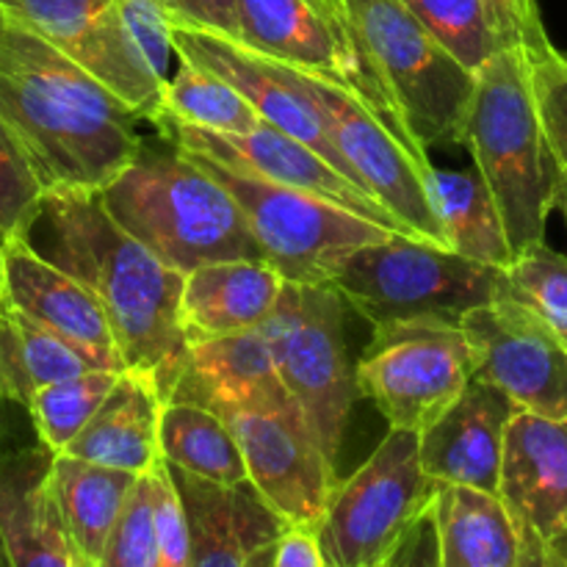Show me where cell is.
<instances>
[{"label": "cell", "instance_id": "cell-24", "mask_svg": "<svg viewBox=\"0 0 567 567\" xmlns=\"http://www.w3.org/2000/svg\"><path fill=\"white\" fill-rule=\"evenodd\" d=\"M161 408L164 399L150 377L122 371L97 413L61 454L131 474H147L161 460Z\"/></svg>", "mask_w": 567, "mask_h": 567}, {"label": "cell", "instance_id": "cell-32", "mask_svg": "<svg viewBox=\"0 0 567 567\" xmlns=\"http://www.w3.org/2000/svg\"><path fill=\"white\" fill-rule=\"evenodd\" d=\"M0 11L72 61L116 17V0H0Z\"/></svg>", "mask_w": 567, "mask_h": 567}, {"label": "cell", "instance_id": "cell-46", "mask_svg": "<svg viewBox=\"0 0 567 567\" xmlns=\"http://www.w3.org/2000/svg\"><path fill=\"white\" fill-rule=\"evenodd\" d=\"M554 208L563 210L567 221V172L557 166V177H554Z\"/></svg>", "mask_w": 567, "mask_h": 567}, {"label": "cell", "instance_id": "cell-35", "mask_svg": "<svg viewBox=\"0 0 567 567\" xmlns=\"http://www.w3.org/2000/svg\"><path fill=\"white\" fill-rule=\"evenodd\" d=\"M543 136L559 169L567 172V64L548 39L524 48Z\"/></svg>", "mask_w": 567, "mask_h": 567}, {"label": "cell", "instance_id": "cell-2", "mask_svg": "<svg viewBox=\"0 0 567 567\" xmlns=\"http://www.w3.org/2000/svg\"><path fill=\"white\" fill-rule=\"evenodd\" d=\"M0 120L44 188L100 192L142 147L138 116L125 103L9 17L0 20Z\"/></svg>", "mask_w": 567, "mask_h": 567}, {"label": "cell", "instance_id": "cell-15", "mask_svg": "<svg viewBox=\"0 0 567 567\" xmlns=\"http://www.w3.org/2000/svg\"><path fill=\"white\" fill-rule=\"evenodd\" d=\"M155 127H158L161 136L169 138L181 150L205 155V158L216 161V164L227 166V169L260 177V181L277 183V186L319 194V197L330 199V203L341 205V208L352 210V214L363 216V219H371L377 225L388 227V230L410 236L408 227L391 210L382 208L365 188H360L358 183L341 175L330 161L321 158L308 144L277 131V127L266 125V122L255 127V131L233 133V136L199 131V127L172 120V116H161Z\"/></svg>", "mask_w": 567, "mask_h": 567}, {"label": "cell", "instance_id": "cell-42", "mask_svg": "<svg viewBox=\"0 0 567 567\" xmlns=\"http://www.w3.org/2000/svg\"><path fill=\"white\" fill-rule=\"evenodd\" d=\"M380 567H441V548H437V526L435 509L430 507L408 526L385 563Z\"/></svg>", "mask_w": 567, "mask_h": 567}, {"label": "cell", "instance_id": "cell-36", "mask_svg": "<svg viewBox=\"0 0 567 567\" xmlns=\"http://www.w3.org/2000/svg\"><path fill=\"white\" fill-rule=\"evenodd\" d=\"M100 567H158L150 474H142L133 485L131 496L105 540Z\"/></svg>", "mask_w": 567, "mask_h": 567}, {"label": "cell", "instance_id": "cell-29", "mask_svg": "<svg viewBox=\"0 0 567 567\" xmlns=\"http://www.w3.org/2000/svg\"><path fill=\"white\" fill-rule=\"evenodd\" d=\"M158 454L166 465L216 485L247 480V465L230 426L197 404L166 402L161 408Z\"/></svg>", "mask_w": 567, "mask_h": 567}, {"label": "cell", "instance_id": "cell-1", "mask_svg": "<svg viewBox=\"0 0 567 567\" xmlns=\"http://www.w3.org/2000/svg\"><path fill=\"white\" fill-rule=\"evenodd\" d=\"M22 241L75 277L109 316L125 371L155 382L166 402L186 360L181 327L183 275L122 230L89 188H44Z\"/></svg>", "mask_w": 567, "mask_h": 567}, {"label": "cell", "instance_id": "cell-31", "mask_svg": "<svg viewBox=\"0 0 567 567\" xmlns=\"http://www.w3.org/2000/svg\"><path fill=\"white\" fill-rule=\"evenodd\" d=\"M120 374L122 371L92 369L70 377V380L39 388L25 408L39 443L48 446L53 454L64 452L72 437L97 413V408L109 396L111 388L116 385Z\"/></svg>", "mask_w": 567, "mask_h": 567}, {"label": "cell", "instance_id": "cell-10", "mask_svg": "<svg viewBox=\"0 0 567 567\" xmlns=\"http://www.w3.org/2000/svg\"><path fill=\"white\" fill-rule=\"evenodd\" d=\"M474 377V352L460 324L396 321L374 327L354 382L391 430L419 435Z\"/></svg>", "mask_w": 567, "mask_h": 567}, {"label": "cell", "instance_id": "cell-49", "mask_svg": "<svg viewBox=\"0 0 567 567\" xmlns=\"http://www.w3.org/2000/svg\"><path fill=\"white\" fill-rule=\"evenodd\" d=\"M0 567H9V565H6V554H3V543H0Z\"/></svg>", "mask_w": 567, "mask_h": 567}, {"label": "cell", "instance_id": "cell-40", "mask_svg": "<svg viewBox=\"0 0 567 567\" xmlns=\"http://www.w3.org/2000/svg\"><path fill=\"white\" fill-rule=\"evenodd\" d=\"M502 48H529L548 39L537 0H485Z\"/></svg>", "mask_w": 567, "mask_h": 567}, {"label": "cell", "instance_id": "cell-52", "mask_svg": "<svg viewBox=\"0 0 567 567\" xmlns=\"http://www.w3.org/2000/svg\"><path fill=\"white\" fill-rule=\"evenodd\" d=\"M563 59H565V64H567V53H563Z\"/></svg>", "mask_w": 567, "mask_h": 567}, {"label": "cell", "instance_id": "cell-12", "mask_svg": "<svg viewBox=\"0 0 567 567\" xmlns=\"http://www.w3.org/2000/svg\"><path fill=\"white\" fill-rule=\"evenodd\" d=\"M286 70L297 81V86L313 100L316 111L324 120L332 147L341 155L354 181L382 208L391 210L408 227L410 236L446 249L441 227L426 203L421 166L413 153L349 89L313 75V72L297 70L291 64H286Z\"/></svg>", "mask_w": 567, "mask_h": 567}, {"label": "cell", "instance_id": "cell-45", "mask_svg": "<svg viewBox=\"0 0 567 567\" xmlns=\"http://www.w3.org/2000/svg\"><path fill=\"white\" fill-rule=\"evenodd\" d=\"M548 567H567V532H557L551 540H546Z\"/></svg>", "mask_w": 567, "mask_h": 567}, {"label": "cell", "instance_id": "cell-11", "mask_svg": "<svg viewBox=\"0 0 567 567\" xmlns=\"http://www.w3.org/2000/svg\"><path fill=\"white\" fill-rule=\"evenodd\" d=\"M236 14L238 42L255 53L349 89L413 153L421 172L430 166L426 150L410 136L391 92L347 20L321 14L310 0H236Z\"/></svg>", "mask_w": 567, "mask_h": 567}, {"label": "cell", "instance_id": "cell-38", "mask_svg": "<svg viewBox=\"0 0 567 567\" xmlns=\"http://www.w3.org/2000/svg\"><path fill=\"white\" fill-rule=\"evenodd\" d=\"M120 6V17L125 31L136 42L138 53L150 64L161 83L166 86L169 81L172 55L175 53V42H172V20L155 0H116Z\"/></svg>", "mask_w": 567, "mask_h": 567}, {"label": "cell", "instance_id": "cell-41", "mask_svg": "<svg viewBox=\"0 0 567 567\" xmlns=\"http://www.w3.org/2000/svg\"><path fill=\"white\" fill-rule=\"evenodd\" d=\"M175 25L238 37L236 0H155Z\"/></svg>", "mask_w": 567, "mask_h": 567}, {"label": "cell", "instance_id": "cell-34", "mask_svg": "<svg viewBox=\"0 0 567 567\" xmlns=\"http://www.w3.org/2000/svg\"><path fill=\"white\" fill-rule=\"evenodd\" d=\"M504 297L515 299L567 343V258L546 241L504 266Z\"/></svg>", "mask_w": 567, "mask_h": 567}, {"label": "cell", "instance_id": "cell-18", "mask_svg": "<svg viewBox=\"0 0 567 567\" xmlns=\"http://www.w3.org/2000/svg\"><path fill=\"white\" fill-rule=\"evenodd\" d=\"M515 402L496 385L471 377L460 396L419 432L421 468L437 485L498 496L504 435Z\"/></svg>", "mask_w": 567, "mask_h": 567}, {"label": "cell", "instance_id": "cell-37", "mask_svg": "<svg viewBox=\"0 0 567 567\" xmlns=\"http://www.w3.org/2000/svg\"><path fill=\"white\" fill-rule=\"evenodd\" d=\"M44 183L39 181L20 138L0 120V230L22 236L39 208Z\"/></svg>", "mask_w": 567, "mask_h": 567}, {"label": "cell", "instance_id": "cell-13", "mask_svg": "<svg viewBox=\"0 0 567 567\" xmlns=\"http://www.w3.org/2000/svg\"><path fill=\"white\" fill-rule=\"evenodd\" d=\"M230 426L247 482L286 524L319 526L327 502L341 480L324 457L297 404L247 408L219 415Z\"/></svg>", "mask_w": 567, "mask_h": 567}, {"label": "cell", "instance_id": "cell-44", "mask_svg": "<svg viewBox=\"0 0 567 567\" xmlns=\"http://www.w3.org/2000/svg\"><path fill=\"white\" fill-rule=\"evenodd\" d=\"M515 524H518V520H515ZM518 529H520V554H518V565L515 567H548L546 540H543L532 526L518 524Z\"/></svg>", "mask_w": 567, "mask_h": 567}, {"label": "cell", "instance_id": "cell-9", "mask_svg": "<svg viewBox=\"0 0 567 567\" xmlns=\"http://www.w3.org/2000/svg\"><path fill=\"white\" fill-rule=\"evenodd\" d=\"M435 493L437 482L421 468L419 435L388 430L371 457L338 482L316 526L327 567H380Z\"/></svg>", "mask_w": 567, "mask_h": 567}, {"label": "cell", "instance_id": "cell-48", "mask_svg": "<svg viewBox=\"0 0 567 567\" xmlns=\"http://www.w3.org/2000/svg\"><path fill=\"white\" fill-rule=\"evenodd\" d=\"M9 233L0 230V297H3V255H6V244H9Z\"/></svg>", "mask_w": 567, "mask_h": 567}, {"label": "cell", "instance_id": "cell-26", "mask_svg": "<svg viewBox=\"0 0 567 567\" xmlns=\"http://www.w3.org/2000/svg\"><path fill=\"white\" fill-rule=\"evenodd\" d=\"M441 567H515L520 529L504 502L471 487L437 485L435 502Z\"/></svg>", "mask_w": 567, "mask_h": 567}, {"label": "cell", "instance_id": "cell-17", "mask_svg": "<svg viewBox=\"0 0 567 567\" xmlns=\"http://www.w3.org/2000/svg\"><path fill=\"white\" fill-rule=\"evenodd\" d=\"M166 474L186 513L188 567H271L288 524L247 480L216 485L175 465Z\"/></svg>", "mask_w": 567, "mask_h": 567}, {"label": "cell", "instance_id": "cell-22", "mask_svg": "<svg viewBox=\"0 0 567 567\" xmlns=\"http://www.w3.org/2000/svg\"><path fill=\"white\" fill-rule=\"evenodd\" d=\"M498 498L518 524L543 540L563 529L567 513V419L515 410L504 435Z\"/></svg>", "mask_w": 567, "mask_h": 567}, {"label": "cell", "instance_id": "cell-25", "mask_svg": "<svg viewBox=\"0 0 567 567\" xmlns=\"http://www.w3.org/2000/svg\"><path fill=\"white\" fill-rule=\"evenodd\" d=\"M421 181L449 252L496 269L513 264L502 216L480 172L437 169L430 164L421 172Z\"/></svg>", "mask_w": 567, "mask_h": 567}, {"label": "cell", "instance_id": "cell-14", "mask_svg": "<svg viewBox=\"0 0 567 567\" xmlns=\"http://www.w3.org/2000/svg\"><path fill=\"white\" fill-rule=\"evenodd\" d=\"M474 352V377L507 393L515 408L567 419V343L509 297L468 310L460 321Z\"/></svg>", "mask_w": 567, "mask_h": 567}, {"label": "cell", "instance_id": "cell-23", "mask_svg": "<svg viewBox=\"0 0 567 567\" xmlns=\"http://www.w3.org/2000/svg\"><path fill=\"white\" fill-rule=\"evenodd\" d=\"M282 280L266 260H216L183 277L181 327L186 341L258 330L280 299Z\"/></svg>", "mask_w": 567, "mask_h": 567}, {"label": "cell", "instance_id": "cell-4", "mask_svg": "<svg viewBox=\"0 0 567 567\" xmlns=\"http://www.w3.org/2000/svg\"><path fill=\"white\" fill-rule=\"evenodd\" d=\"M460 142L468 144L515 255L546 238L557 161L543 136L524 48L498 50L474 72Z\"/></svg>", "mask_w": 567, "mask_h": 567}, {"label": "cell", "instance_id": "cell-3", "mask_svg": "<svg viewBox=\"0 0 567 567\" xmlns=\"http://www.w3.org/2000/svg\"><path fill=\"white\" fill-rule=\"evenodd\" d=\"M100 203L183 277L216 260H264L236 199L169 138L142 142L131 164L100 188Z\"/></svg>", "mask_w": 567, "mask_h": 567}, {"label": "cell", "instance_id": "cell-47", "mask_svg": "<svg viewBox=\"0 0 567 567\" xmlns=\"http://www.w3.org/2000/svg\"><path fill=\"white\" fill-rule=\"evenodd\" d=\"M310 3H313L316 9L321 11V14H327V17H336V20H347V14H343V6H341V0H310Z\"/></svg>", "mask_w": 567, "mask_h": 567}, {"label": "cell", "instance_id": "cell-7", "mask_svg": "<svg viewBox=\"0 0 567 567\" xmlns=\"http://www.w3.org/2000/svg\"><path fill=\"white\" fill-rule=\"evenodd\" d=\"M349 28L421 147L460 142L474 72L465 70L402 0H341Z\"/></svg>", "mask_w": 567, "mask_h": 567}, {"label": "cell", "instance_id": "cell-27", "mask_svg": "<svg viewBox=\"0 0 567 567\" xmlns=\"http://www.w3.org/2000/svg\"><path fill=\"white\" fill-rule=\"evenodd\" d=\"M142 474L53 454L50 485L72 546L83 563L100 565L105 540Z\"/></svg>", "mask_w": 567, "mask_h": 567}, {"label": "cell", "instance_id": "cell-21", "mask_svg": "<svg viewBox=\"0 0 567 567\" xmlns=\"http://www.w3.org/2000/svg\"><path fill=\"white\" fill-rule=\"evenodd\" d=\"M166 402H186L216 415L293 404L277 377L260 330L188 341L186 360ZM164 402V404H166Z\"/></svg>", "mask_w": 567, "mask_h": 567}, {"label": "cell", "instance_id": "cell-19", "mask_svg": "<svg viewBox=\"0 0 567 567\" xmlns=\"http://www.w3.org/2000/svg\"><path fill=\"white\" fill-rule=\"evenodd\" d=\"M3 297L20 313L81 349L97 369L125 371L109 316L75 277L39 258L22 238L11 236L3 255Z\"/></svg>", "mask_w": 567, "mask_h": 567}, {"label": "cell", "instance_id": "cell-50", "mask_svg": "<svg viewBox=\"0 0 567 567\" xmlns=\"http://www.w3.org/2000/svg\"><path fill=\"white\" fill-rule=\"evenodd\" d=\"M559 532H567V513H565V518H563V529Z\"/></svg>", "mask_w": 567, "mask_h": 567}, {"label": "cell", "instance_id": "cell-5", "mask_svg": "<svg viewBox=\"0 0 567 567\" xmlns=\"http://www.w3.org/2000/svg\"><path fill=\"white\" fill-rule=\"evenodd\" d=\"M330 286L371 327L460 324L468 310L502 297L504 269L465 260L424 238L391 236L347 255L330 275Z\"/></svg>", "mask_w": 567, "mask_h": 567}, {"label": "cell", "instance_id": "cell-6", "mask_svg": "<svg viewBox=\"0 0 567 567\" xmlns=\"http://www.w3.org/2000/svg\"><path fill=\"white\" fill-rule=\"evenodd\" d=\"M347 308L330 282H286L275 310L258 327L282 388L302 410L321 452L336 468L349 413L360 393L343 336Z\"/></svg>", "mask_w": 567, "mask_h": 567}, {"label": "cell", "instance_id": "cell-51", "mask_svg": "<svg viewBox=\"0 0 567 567\" xmlns=\"http://www.w3.org/2000/svg\"><path fill=\"white\" fill-rule=\"evenodd\" d=\"M83 567H100V565H89V563H83Z\"/></svg>", "mask_w": 567, "mask_h": 567}, {"label": "cell", "instance_id": "cell-8", "mask_svg": "<svg viewBox=\"0 0 567 567\" xmlns=\"http://www.w3.org/2000/svg\"><path fill=\"white\" fill-rule=\"evenodd\" d=\"M181 153L227 188V194L241 208L264 260L286 282H302V286L330 282L336 266L354 249L402 236L319 194L241 175L192 150H181Z\"/></svg>", "mask_w": 567, "mask_h": 567}, {"label": "cell", "instance_id": "cell-43", "mask_svg": "<svg viewBox=\"0 0 567 567\" xmlns=\"http://www.w3.org/2000/svg\"><path fill=\"white\" fill-rule=\"evenodd\" d=\"M271 567H327L319 529L308 524H288L277 540Z\"/></svg>", "mask_w": 567, "mask_h": 567}, {"label": "cell", "instance_id": "cell-16", "mask_svg": "<svg viewBox=\"0 0 567 567\" xmlns=\"http://www.w3.org/2000/svg\"><path fill=\"white\" fill-rule=\"evenodd\" d=\"M172 42H175V53L181 59L194 61L197 66H205V70L225 78L238 94L247 97V103L258 111L266 125L299 138L310 150H316L321 158L330 161L341 175L354 181L352 172L347 169L341 155L332 147L324 120L316 111L313 100L288 75L286 64L269 59V55L255 53L247 44H241L233 37H225V33L175 25V22H172Z\"/></svg>", "mask_w": 567, "mask_h": 567}, {"label": "cell", "instance_id": "cell-20", "mask_svg": "<svg viewBox=\"0 0 567 567\" xmlns=\"http://www.w3.org/2000/svg\"><path fill=\"white\" fill-rule=\"evenodd\" d=\"M42 443L0 452V543L9 567H83L50 485Z\"/></svg>", "mask_w": 567, "mask_h": 567}, {"label": "cell", "instance_id": "cell-39", "mask_svg": "<svg viewBox=\"0 0 567 567\" xmlns=\"http://www.w3.org/2000/svg\"><path fill=\"white\" fill-rule=\"evenodd\" d=\"M153 487L155 543H158V567H188V526L181 496L166 474L164 460L147 471Z\"/></svg>", "mask_w": 567, "mask_h": 567}, {"label": "cell", "instance_id": "cell-33", "mask_svg": "<svg viewBox=\"0 0 567 567\" xmlns=\"http://www.w3.org/2000/svg\"><path fill=\"white\" fill-rule=\"evenodd\" d=\"M402 3L465 70H482L498 50H504L485 0H402Z\"/></svg>", "mask_w": 567, "mask_h": 567}, {"label": "cell", "instance_id": "cell-30", "mask_svg": "<svg viewBox=\"0 0 567 567\" xmlns=\"http://www.w3.org/2000/svg\"><path fill=\"white\" fill-rule=\"evenodd\" d=\"M164 116L210 133H249L264 125L258 111L225 78L177 55V70L164 89Z\"/></svg>", "mask_w": 567, "mask_h": 567}, {"label": "cell", "instance_id": "cell-28", "mask_svg": "<svg viewBox=\"0 0 567 567\" xmlns=\"http://www.w3.org/2000/svg\"><path fill=\"white\" fill-rule=\"evenodd\" d=\"M97 365L0 297V402L25 410L33 393Z\"/></svg>", "mask_w": 567, "mask_h": 567}]
</instances>
